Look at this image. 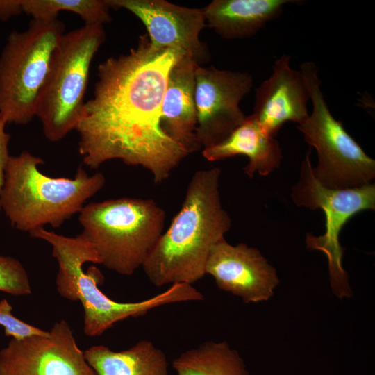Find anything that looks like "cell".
Here are the masks:
<instances>
[{"label": "cell", "instance_id": "cell-1", "mask_svg": "<svg viewBox=\"0 0 375 375\" xmlns=\"http://www.w3.org/2000/svg\"><path fill=\"white\" fill-rule=\"evenodd\" d=\"M181 55L153 47L144 35L128 53L99 65L93 97L76 128L87 166L119 159L145 168L161 183L190 154L160 124L169 72Z\"/></svg>", "mask_w": 375, "mask_h": 375}, {"label": "cell", "instance_id": "cell-2", "mask_svg": "<svg viewBox=\"0 0 375 375\" xmlns=\"http://www.w3.org/2000/svg\"><path fill=\"white\" fill-rule=\"evenodd\" d=\"M220 174L215 167L192 175L180 210L142 266L153 285H192L206 274L211 249L231 226L221 202Z\"/></svg>", "mask_w": 375, "mask_h": 375}, {"label": "cell", "instance_id": "cell-3", "mask_svg": "<svg viewBox=\"0 0 375 375\" xmlns=\"http://www.w3.org/2000/svg\"><path fill=\"white\" fill-rule=\"evenodd\" d=\"M32 238L42 240L52 247L58 262L56 279L58 294L69 301H79L84 310V333L98 336L115 324L128 317L145 315L150 310L164 305L194 301L197 290L192 285L176 283L151 298L136 302H118L106 296L98 287L103 276L96 267L83 269L86 262L100 264L99 258L88 240L81 233L67 237L47 231L44 227L29 232Z\"/></svg>", "mask_w": 375, "mask_h": 375}, {"label": "cell", "instance_id": "cell-4", "mask_svg": "<svg viewBox=\"0 0 375 375\" xmlns=\"http://www.w3.org/2000/svg\"><path fill=\"white\" fill-rule=\"evenodd\" d=\"M43 160L27 151L10 156L0 196L1 208L17 229L31 232L48 224L58 228L79 213L104 185L101 172L88 175L79 166L73 178L40 172Z\"/></svg>", "mask_w": 375, "mask_h": 375}, {"label": "cell", "instance_id": "cell-5", "mask_svg": "<svg viewBox=\"0 0 375 375\" xmlns=\"http://www.w3.org/2000/svg\"><path fill=\"white\" fill-rule=\"evenodd\" d=\"M81 234L100 264L132 275L164 232L165 210L150 199L123 197L85 204L78 213Z\"/></svg>", "mask_w": 375, "mask_h": 375}, {"label": "cell", "instance_id": "cell-6", "mask_svg": "<svg viewBox=\"0 0 375 375\" xmlns=\"http://www.w3.org/2000/svg\"><path fill=\"white\" fill-rule=\"evenodd\" d=\"M105 37L103 24H84L60 39L35 116L49 141L58 142L76 130L85 103L91 63Z\"/></svg>", "mask_w": 375, "mask_h": 375}, {"label": "cell", "instance_id": "cell-7", "mask_svg": "<svg viewBox=\"0 0 375 375\" xmlns=\"http://www.w3.org/2000/svg\"><path fill=\"white\" fill-rule=\"evenodd\" d=\"M65 25L58 18L32 19L27 29L8 35L0 56V115L26 124L36 116L39 98Z\"/></svg>", "mask_w": 375, "mask_h": 375}, {"label": "cell", "instance_id": "cell-8", "mask_svg": "<svg viewBox=\"0 0 375 375\" xmlns=\"http://www.w3.org/2000/svg\"><path fill=\"white\" fill-rule=\"evenodd\" d=\"M299 70L309 91L312 111L297 128L317 151L318 165L312 167L315 178L331 189L353 188L372 183L375 178V161L332 115L321 90L317 66L308 61L300 65Z\"/></svg>", "mask_w": 375, "mask_h": 375}, {"label": "cell", "instance_id": "cell-9", "mask_svg": "<svg viewBox=\"0 0 375 375\" xmlns=\"http://www.w3.org/2000/svg\"><path fill=\"white\" fill-rule=\"evenodd\" d=\"M309 150L301 165L298 183L292 188L295 204L311 210L321 209L326 217V230L322 235L308 233V249L323 252L328 263L331 287L334 295L342 299L352 297L349 276L342 265L344 248L340 233L346 223L356 214L375 208V185L369 183L358 188L331 189L315 178Z\"/></svg>", "mask_w": 375, "mask_h": 375}, {"label": "cell", "instance_id": "cell-10", "mask_svg": "<svg viewBox=\"0 0 375 375\" xmlns=\"http://www.w3.org/2000/svg\"><path fill=\"white\" fill-rule=\"evenodd\" d=\"M250 74L198 65L194 98L197 115V138L203 149L225 140L247 116L240 107L251 90Z\"/></svg>", "mask_w": 375, "mask_h": 375}, {"label": "cell", "instance_id": "cell-11", "mask_svg": "<svg viewBox=\"0 0 375 375\" xmlns=\"http://www.w3.org/2000/svg\"><path fill=\"white\" fill-rule=\"evenodd\" d=\"M0 375H96L68 323L57 322L47 336L11 339L0 351Z\"/></svg>", "mask_w": 375, "mask_h": 375}, {"label": "cell", "instance_id": "cell-12", "mask_svg": "<svg viewBox=\"0 0 375 375\" xmlns=\"http://www.w3.org/2000/svg\"><path fill=\"white\" fill-rule=\"evenodd\" d=\"M110 8H124L145 26L151 44L178 51L197 63L208 60L206 47L199 39L206 26L202 8L180 6L163 0H108Z\"/></svg>", "mask_w": 375, "mask_h": 375}, {"label": "cell", "instance_id": "cell-13", "mask_svg": "<svg viewBox=\"0 0 375 375\" xmlns=\"http://www.w3.org/2000/svg\"><path fill=\"white\" fill-rule=\"evenodd\" d=\"M206 274L220 290L246 303L269 300L280 282L276 269L257 249L244 243L232 245L224 238L211 249Z\"/></svg>", "mask_w": 375, "mask_h": 375}, {"label": "cell", "instance_id": "cell-14", "mask_svg": "<svg viewBox=\"0 0 375 375\" xmlns=\"http://www.w3.org/2000/svg\"><path fill=\"white\" fill-rule=\"evenodd\" d=\"M291 57L283 54L276 60L271 76L256 90L253 113L261 126L275 137L283 124L297 126L308 118L309 91L300 70L290 66Z\"/></svg>", "mask_w": 375, "mask_h": 375}, {"label": "cell", "instance_id": "cell-15", "mask_svg": "<svg viewBox=\"0 0 375 375\" xmlns=\"http://www.w3.org/2000/svg\"><path fill=\"white\" fill-rule=\"evenodd\" d=\"M198 65L194 59L187 55L178 58L169 72L161 106L162 130L189 153L201 148L196 134L194 91Z\"/></svg>", "mask_w": 375, "mask_h": 375}, {"label": "cell", "instance_id": "cell-16", "mask_svg": "<svg viewBox=\"0 0 375 375\" xmlns=\"http://www.w3.org/2000/svg\"><path fill=\"white\" fill-rule=\"evenodd\" d=\"M208 161H216L237 155L249 158L244 173L250 178L255 172L267 176L277 169L283 158L278 142L268 133L252 114L221 142L203 149Z\"/></svg>", "mask_w": 375, "mask_h": 375}, {"label": "cell", "instance_id": "cell-17", "mask_svg": "<svg viewBox=\"0 0 375 375\" xmlns=\"http://www.w3.org/2000/svg\"><path fill=\"white\" fill-rule=\"evenodd\" d=\"M293 0H215L203 8L206 25L226 39L248 38L277 18Z\"/></svg>", "mask_w": 375, "mask_h": 375}, {"label": "cell", "instance_id": "cell-18", "mask_svg": "<svg viewBox=\"0 0 375 375\" xmlns=\"http://www.w3.org/2000/svg\"><path fill=\"white\" fill-rule=\"evenodd\" d=\"M84 356L96 375H169L166 355L147 340L121 351L94 345Z\"/></svg>", "mask_w": 375, "mask_h": 375}, {"label": "cell", "instance_id": "cell-19", "mask_svg": "<svg viewBox=\"0 0 375 375\" xmlns=\"http://www.w3.org/2000/svg\"><path fill=\"white\" fill-rule=\"evenodd\" d=\"M177 375H249L242 358L226 342L208 341L175 358Z\"/></svg>", "mask_w": 375, "mask_h": 375}, {"label": "cell", "instance_id": "cell-20", "mask_svg": "<svg viewBox=\"0 0 375 375\" xmlns=\"http://www.w3.org/2000/svg\"><path fill=\"white\" fill-rule=\"evenodd\" d=\"M22 12L35 20L57 19L61 11L74 12L85 24H104L110 21L108 0H20Z\"/></svg>", "mask_w": 375, "mask_h": 375}, {"label": "cell", "instance_id": "cell-21", "mask_svg": "<svg viewBox=\"0 0 375 375\" xmlns=\"http://www.w3.org/2000/svg\"><path fill=\"white\" fill-rule=\"evenodd\" d=\"M0 291L15 296L32 293L28 275L17 259L0 255Z\"/></svg>", "mask_w": 375, "mask_h": 375}, {"label": "cell", "instance_id": "cell-22", "mask_svg": "<svg viewBox=\"0 0 375 375\" xmlns=\"http://www.w3.org/2000/svg\"><path fill=\"white\" fill-rule=\"evenodd\" d=\"M12 306L6 299L0 301V325L4 328L6 336H11L12 339L21 340L31 336H47L49 334V331L19 319L12 314Z\"/></svg>", "mask_w": 375, "mask_h": 375}, {"label": "cell", "instance_id": "cell-23", "mask_svg": "<svg viewBox=\"0 0 375 375\" xmlns=\"http://www.w3.org/2000/svg\"><path fill=\"white\" fill-rule=\"evenodd\" d=\"M6 124V121L0 115V196L4 183L6 166L10 158L8 144L10 139V135L5 131ZM1 210L0 203V211Z\"/></svg>", "mask_w": 375, "mask_h": 375}, {"label": "cell", "instance_id": "cell-24", "mask_svg": "<svg viewBox=\"0 0 375 375\" xmlns=\"http://www.w3.org/2000/svg\"><path fill=\"white\" fill-rule=\"evenodd\" d=\"M22 12L20 0H0V20H7Z\"/></svg>", "mask_w": 375, "mask_h": 375}]
</instances>
